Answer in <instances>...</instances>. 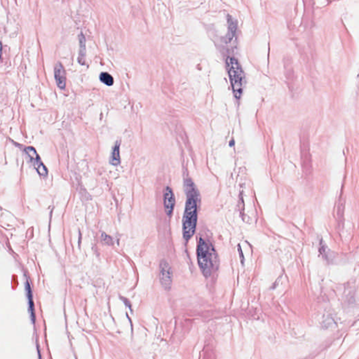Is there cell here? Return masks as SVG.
Masks as SVG:
<instances>
[{"mask_svg":"<svg viewBox=\"0 0 359 359\" xmlns=\"http://www.w3.org/2000/svg\"><path fill=\"white\" fill-rule=\"evenodd\" d=\"M194 193L192 191L189 192L182 218V233L187 241L192 238L197 227V203Z\"/></svg>","mask_w":359,"mask_h":359,"instance_id":"1","label":"cell"},{"mask_svg":"<svg viewBox=\"0 0 359 359\" xmlns=\"http://www.w3.org/2000/svg\"><path fill=\"white\" fill-rule=\"evenodd\" d=\"M231 85L236 99H239L242 96L244 86V74L242 67L237 59L228 57L226 61Z\"/></svg>","mask_w":359,"mask_h":359,"instance_id":"2","label":"cell"},{"mask_svg":"<svg viewBox=\"0 0 359 359\" xmlns=\"http://www.w3.org/2000/svg\"><path fill=\"white\" fill-rule=\"evenodd\" d=\"M211 257L209 248L203 239H199L197 247V260L199 268L204 277H210L212 270Z\"/></svg>","mask_w":359,"mask_h":359,"instance_id":"3","label":"cell"},{"mask_svg":"<svg viewBox=\"0 0 359 359\" xmlns=\"http://www.w3.org/2000/svg\"><path fill=\"white\" fill-rule=\"evenodd\" d=\"M159 279L163 287L166 290H170L172 287L173 271L171 266L167 261L162 260L160 262V272H159Z\"/></svg>","mask_w":359,"mask_h":359,"instance_id":"4","label":"cell"},{"mask_svg":"<svg viewBox=\"0 0 359 359\" xmlns=\"http://www.w3.org/2000/svg\"><path fill=\"white\" fill-rule=\"evenodd\" d=\"M26 152L30 159H31L35 169L39 173V175L42 176V177H46L48 175L47 168L41 162L40 157L38 155L36 149L31 147H27L26 149Z\"/></svg>","mask_w":359,"mask_h":359,"instance_id":"5","label":"cell"},{"mask_svg":"<svg viewBox=\"0 0 359 359\" xmlns=\"http://www.w3.org/2000/svg\"><path fill=\"white\" fill-rule=\"evenodd\" d=\"M164 204L166 214L167 215H172L175 207L176 199L174 192L170 187H167L164 190Z\"/></svg>","mask_w":359,"mask_h":359,"instance_id":"6","label":"cell"},{"mask_svg":"<svg viewBox=\"0 0 359 359\" xmlns=\"http://www.w3.org/2000/svg\"><path fill=\"white\" fill-rule=\"evenodd\" d=\"M55 77L60 89H64L66 86V74L64 67L61 63H58L55 68Z\"/></svg>","mask_w":359,"mask_h":359,"instance_id":"7","label":"cell"},{"mask_svg":"<svg viewBox=\"0 0 359 359\" xmlns=\"http://www.w3.org/2000/svg\"><path fill=\"white\" fill-rule=\"evenodd\" d=\"M119 142L114 144L111 152L110 157H109V163L113 166H117L120 164V154H119Z\"/></svg>","mask_w":359,"mask_h":359,"instance_id":"8","label":"cell"},{"mask_svg":"<svg viewBox=\"0 0 359 359\" xmlns=\"http://www.w3.org/2000/svg\"><path fill=\"white\" fill-rule=\"evenodd\" d=\"M79 61L82 65H84L86 61V39L82 34L79 36Z\"/></svg>","mask_w":359,"mask_h":359,"instance_id":"9","label":"cell"},{"mask_svg":"<svg viewBox=\"0 0 359 359\" xmlns=\"http://www.w3.org/2000/svg\"><path fill=\"white\" fill-rule=\"evenodd\" d=\"M100 79L107 86H112L114 84V79L108 72H102L100 75Z\"/></svg>","mask_w":359,"mask_h":359,"instance_id":"10","label":"cell"},{"mask_svg":"<svg viewBox=\"0 0 359 359\" xmlns=\"http://www.w3.org/2000/svg\"><path fill=\"white\" fill-rule=\"evenodd\" d=\"M1 51H2V45H1V43L0 42V59H1Z\"/></svg>","mask_w":359,"mask_h":359,"instance_id":"11","label":"cell"}]
</instances>
